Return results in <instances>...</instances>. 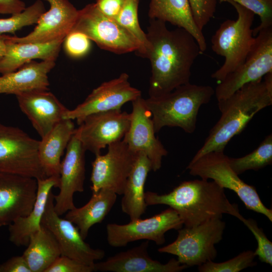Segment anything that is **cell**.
Returning <instances> with one entry per match:
<instances>
[{
	"instance_id": "cell-1",
	"label": "cell",
	"mask_w": 272,
	"mask_h": 272,
	"mask_svg": "<svg viewBox=\"0 0 272 272\" xmlns=\"http://www.w3.org/2000/svg\"><path fill=\"white\" fill-rule=\"evenodd\" d=\"M149 47L145 58L151 64L149 97L167 94L190 82L191 68L201 51L193 35L179 27L169 29L166 23L149 19L146 33Z\"/></svg>"
},
{
	"instance_id": "cell-2",
	"label": "cell",
	"mask_w": 272,
	"mask_h": 272,
	"mask_svg": "<svg viewBox=\"0 0 272 272\" xmlns=\"http://www.w3.org/2000/svg\"><path fill=\"white\" fill-rule=\"evenodd\" d=\"M224 189L214 181L195 179L183 181L167 193L147 191L145 200L147 206H168L177 213L185 227H190L222 219L223 214L238 218V206L230 202Z\"/></svg>"
},
{
	"instance_id": "cell-3",
	"label": "cell",
	"mask_w": 272,
	"mask_h": 272,
	"mask_svg": "<svg viewBox=\"0 0 272 272\" xmlns=\"http://www.w3.org/2000/svg\"><path fill=\"white\" fill-rule=\"evenodd\" d=\"M272 104V72L248 83L226 99L218 102L220 118L210 131L202 146L190 162L211 151H224L259 111Z\"/></svg>"
},
{
	"instance_id": "cell-4",
	"label": "cell",
	"mask_w": 272,
	"mask_h": 272,
	"mask_svg": "<svg viewBox=\"0 0 272 272\" xmlns=\"http://www.w3.org/2000/svg\"><path fill=\"white\" fill-rule=\"evenodd\" d=\"M214 94L215 90L210 86L189 82L165 95L145 99L156 133L165 126L194 132L199 108L208 103Z\"/></svg>"
},
{
	"instance_id": "cell-5",
	"label": "cell",
	"mask_w": 272,
	"mask_h": 272,
	"mask_svg": "<svg viewBox=\"0 0 272 272\" xmlns=\"http://www.w3.org/2000/svg\"><path fill=\"white\" fill-rule=\"evenodd\" d=\"M223 2L233 6L237 19L223 22L212 37L213 51L225 58L222 66L211 75L218 83L243 63L255 40L252 28L255 14L233 1Z\"/></svg>"
},
{
	"instance_id": "cell-6",
	"label": "cell",
	"mask_w": 272,
	"mask_h": 272,
	"mask_svg": "<svg viewBox=\"0 0 272 272\" xmlns=\"http://www.w3.org/2000/svg\"><path fill=\"white\" fill-rule=\"evenodd\" d=\"M224 151L206 153L186 167L190 175L212 179L221 187L233 191L247 210L264 215L272 222V210L262 202L254 186L243 181L231 167Z\"/></svg>"
},
{
	"instance_id": "cell-7",
	"label": "cell",
	"mask_w": 272,
	"mask_h": 272,
	"mask_svg": "<svg viewBox=\"0 0 272 272\" xmlns=\"http://www.w3.org/2000/svg\"><path fill=\"white\" fill-rule=\"evenodd\" d=\"M225 227L222 219L215 218L197 226L181 228L175 240L158 251L177 256L178 262L188 267L214 261L217 255L215 245L222 240Z\"/></svg>"
},
{
	"instance_id": "cell-8",
	"label": "cell",
	"mask_w": 272,
	"mask_h": 272,
	"mask_svg": "<svg viewBox=\"0 0 272 272\" xmlns=\"http://www.w3.org/2000/svg\"><path fill=\"white\" fill-rule=\"evenodd\" d=\"M72 31L84 34L100 48L117 54L137 52L140 49L137 39L116 20L102 13L95 3L79 10Z\"/></svg>"
},
{
	"instance_id": "cell-9",
	"label": "cell",
	"mask_w": 272,
	"mask_h": 272,
	"mask_svg": "<svg viewBox=\"0 0 272 272\" xmlns=\"http://www.w3.org/2000/svg\"><path fill=\"white\" fill-rule=\"evenodd\" d=\"M39 141L21 129L0 123V172L46 178L38 157Z\"/></svg>"
},
{
	"instance_id": "cell-10",
	"label": "cell",
	"mask_w": 272,
	"mask_h": 272,
	"mask_svg": "<svg viewBox=\"0 0 272 272\" xmlns=\"http://www.w3.org/2000/svg\"><path fill=\"white\" fill-rule=\"evenodd\" d=\"M243 63L218 83V102L228 98L244 85L262 79L272 72V27L259 31Z\"/></svg>"
},
{
	"instance_id": "cell-11",
	"label": "cell",
	"mask_w": 272,
	"mask_h": 272,
	"mask_svg": "<svg viewBox=\"0 0 272 272\" xmlns=\"http://www.w3.org/2000/svg\"><path fill=\"white\" fill-rule=\"evenodd\" d=\"M183 222L177 213L168 209L146 219H137L126 224H108L106 226L107 240L109 245L121 247L139 240L154 241L157 245L165 242V233L182 228Z\"/></svg>"
},
{
	"instance_id": "cell-12",
	"label": "cell",
	"mask_w": 272,
	"mask_h": 272,
	"mask_svg": "<svg viewBox=\"0 0 272 272\" xmlns=\"http://www.w3.org/2000/svg\"><path fill=\"white\" fill-rule=\"evenodd\" d=\"M136 156L122 140L109 145L105 154L96 155L90 178L92 193L106 189L122 195Z\"/></svg>"
},
{
	"instance_id": "cell-13",
	"label": "cell",
	"mask_w": 272,
	"mask_h": 272,
	"mask_svg": "<svg viewBox=\"0 0 272 272\" xmlns=\"http://www.w3.org/2000/svg\"><path fill=\"white\" fill-rule=\"evenodd\" d=\"M41 225L49 230L59 245L61 255L93 267L97 260L105 256V251L92 248L85 241L78 227L66 219L60 217L54 208V194L50 192Z\"/></svg>"
},
{
	"instance_id": "cell-14",
	"label": "cell",
	"mask_w": 272,
	"mask_h": 272,
	"mask_svg": "<svg viewBox=\"0 0 272 272\" xmlns=\"http://www.w3.org/2000/svg\"><path fill=\"white\" fill-rule=\"evenodd\" d=\"M130 122V113L121 109L95 113L85 117L75 133L86 151L96 156L107 146L121 141Z\"/></svg>"
},
{
	"instance_id": "cell-15",
	"label": "cell",
	"mask_w": 272,
	"mask_h": 272,
	"mask_svg": "<svg viewBox=\"0 0 272 272\" xmlns=\"http://www.w3.org/2000/svg\"><path fill=\"white\" fill-rule=\"evenodd\" d=\"M141 96V91L131 86L128 75L123 73L94 89L82 103L73 109H68L63 118L76 120L79 125L89 115L121 109L124 104Z\"/></svg>"
},
{
	"instance_id": "cell-16",
	"label": "cell",
	"mask_w": 272,
	"mask_h": 272,
	"mask_svg": "<svg viewBox=\"0 0 272 272\" xmlns=\"http://www.w3.org/2000/svg\"><path fill=\"white\" fill-rule=\"evenodd\" d=\"M131 102L130 124L122 140L134 153H145L150 161L152 170L157 171L168 151L155 136L152 116L145 99L141 96Z\"/></svg>"
},
{
	"instance_id": "cell-17",
	"label": "cell",
	"mask_w": 272,
	"mask_h": 272,
	"mask_svg": "<svg viewBox=\"0 0 272 272\" xmlns=\"http://www.w3.org/2000/svg\"><path fill=\"white\" fill-rule=\"evenodd\" d=\"M37 187L35 178L0 172V226H8L29 214Z\"/></svg>"
},
{
	"instance_id": "cell-18",
	"label": "cell",
	"mask_w": 272,
	"mask_h": 272,
	"mask_svg": "<svg viewBox=\"0 0 272 272\" xmlns=\"http://www.w3.org/2000/svg\"><path fill=\"white\" fill-rule=\"evenodd\" d=\"M66 149L65 155L61 162L59 192L54 195V208L59 216L75 208L74 194L84 190L86 151L75 133Z\"/></svg>"
},
{
	"instance_id": "cell-19",
	"label": "cell",
	"mask_w": 272,
	"mask_h": 272,
	"mask_svg": "<svg viewBox=\"0 0 272 272\" xmlns=\"http://www.w3.org/2000/svg\"><path fill=\"white\" fill-rule=\"evenodd\" d=\"M50 5L48 11L40 16L36 26L26 36H9V40L19 43H47L64 40L72 31L79 10L68 0H44Z\"/></svg>"
},
{
	"instance_id": "cell-20",
	"label": "cell",
	"mask_w": 272,
	"mask_h": 272,
	"mask_svg": "<svg viewBox=\"0 0 272 272\" xmlns=\"http://www.w3.org/2000/svg\"><path fill=\"white\" fill-rule=\"evenodd\" d=\"M21 111L41 138L63 118L68 110L48 90H34L16 96Z\"/></svg>"
},
{
	"instance_id": "cell-21",
	"label": "cell",
	"mask_w": 272,
	"mask_h": 272,
	"mask_svg": "<svg viewBox=\"0 0 272 272\" xmlns=\"http://www.w3.org/2000/svg\"><path fill=\"white\" fill-rule=\"evenodd\" d=\"M149 242L107 258L104 261L95 262L94 271L112 272H179L187 266L171 259L166 263L153 259L149 255Z\"/></svg>"
},
{
	"instance_id": "cell-22",
	"label": "cell",
	"mask_w": 272,
	"mask_h": 272,
	"mask_svg": "<svg viewBox=\"0 0 272 272\" xmlns=\"http://www.w3.org/2000/svg\"><path fill=\"white\" fill-rule=\"evenodd\" d=\"M37 180L34 207L28 215L15 219L9 226V240L17 246H27L31 236L40 229L48 196L53 187H58L59 177L51 176Z\"/></svg>"
},
{
	"instance_id": "cell-23",
	"label": "cell",
	"mask_w": 272,
	"mask_h": 272,
	"mask_svg": "<svg viewBox=\"0 0 272 272\" xmlns=\"http://www.w3.org/2000/svg\"><path fill=\"white\" fill-rule=\"evenodd\" d=\"M55 61H30L15 71L0 76V94L16 96L34 90H49L48 74L55 66Z\"/></svg>"
},
{
	"instance_id": "cell-24",
	"label": "cell",
	"mask_w": 272,
	"mask_h": 272,
	"mask_svg": "<svg viewBox=\"0 0 272 272\" xmlns=\"http://www.w3.org/2000/svg\"><path fill=\"white\" fill-rule=\"evenodd\" d=\"M75 130L72 120L63 119L39 141L38 157L46 177H59L61 157Z\"/></svg>"
},
{
	"instance_id": "cell-25",
	"label": "cell",
	"mask_w": 272,
	"mask_h": 272,
	"mask_svg": "<svg viewBox=\"0 0 272 272\" xmlns=\"http://www.w3.org/2000/svg\"><path fill=\"white\" fill-rule=\"evenodd\" d=\"M9 36L5 53L0 60L2 75L15 71L35 59L55 61L64 40L47 43H19L10 41Z\"/></svg>"
},
{
	"instance_id": "cell-26",
	"label": "cell",
	"mask_w": 272,
	"mask_h": 272,
	"mask_svg": "<svg viewBox=\"0 0 272 272\" xmlns=\"http://www.w3.org/2000/svg\"><path fill=\"white\" fill-rule=\"evenodd\" d=\"M148 16L186 30L195 38L201 52L207 50L206 38L194 22L188 0H150Z\"/></svg>"
},
{
	"instance_id": "cell-27",
	"label": "cell",
	"mask_w": 272,
	"mask_h": 272,
	"mask_svg": "<svg viewBox=\"0 0 272 272\" xmlns=\"http://www.w3.org/2000/svg\"><path fill=\"white\" fill-rule=\"evenodd\" d=\"M151 164L146 155L137 153L136 158L126 181L121 207L130 221L141 218L145 213L147 205L145 200V185Z\"/></svg>"
},
{
	"instance_id": "cell-28",
	"label": "cell",
	"mask_w": 272,
	"mask_h": 272,
	"mask_svg": "<svg viewBox=\"0 0 272 272\" xmlns=\"http://www.w3.org/2000/svg\"><path fill=\"white\" fill-rule=\"evenodd\" d=\"M117 194L113 192L100 189L92 195L89 201L81 208L75 207L66 212L65 218L75 224L82 237L85 239L89 229L101 223L115 204Z\"/></svg>"
},
{
	"instance_id": "cell-29",
	"label": "cell",
	"mask_w": 272,
	"mask_h": 272,
	"mask_svg": "<svg viewBox=\"0 0 272 272\" xmlns=\"http://www.w3.org/2000/svg\"><path fill=\"white\" fill-rule=\"evenodd\" d=\"M22 255L31 272H45L61 252L53 235L41 225L40 229L31 236Z\"/></svg>"
},
{
	"instance_id": "cell-30",
	"label": "cell",
	"mask_w": 272,
	"mask_h": 272,
	"mask_svg": "<svg viewBox=\"0 0 272 272\" xmlns=\"http://www.w3.org/2000/svg\"><path fill=\"white\" fill-rule=\"evenodd\" d=\"M229 164L238 175L248 170H258L272 163V135H267L258 147L248 154L237 158H230Z\"/></svg>"
},
{
	"instance_id": "cell-31",
	"label": "cell",
	"mask_w": 272,
	"mask_h": 272,
	"mask_svg": "<svg viewBox=\"0 0 272 272\" xmlns=\"http://www.w3.org/2000/svg\"><path fill=\"white\" fill-rule=\"evenodd\" d=\"M140 0H125L116 21L130 33L139 41L140 50L136 54L145 58L149 47L146 34L141 28L138 19V8Z\"/></svg>"
},
{
	"instance_id": "cell-32",
	"label": "cell",
	"mask_w": 272,
	"mask_h": 272,
	"mask_svg": "<svg viewBox=\"0 0 272 272\" xmlns=\"http://www.w3.org/2000/svg\"><path fill=\"white\" fill-rule=\"evenodd\" d=\"M45 11L43 2L37 0L22 12L13 15L8 18L0 19V35L15 34L16 31L22 28L36 24L41 15Z\"/></svg>"
},
{
	"instance_id": "cell-33",
	"label": "cell",
	"mask_w": 272,
	"mask_h": 272,
	"mask_svg": "<svg viewBox=\"0 0 272 272\" xmlns=\"http://www.w3.org/2000/svg\"><path fill=\"white\" fill-rule=\"evenodd\" d=\"M256 255L252 250L245 251L236 256L224 262L209 261L198 266L200 272H239L256 265Z\"/></svg>"
},
{
	"instance_id": "cell-34",
	"label": "cell",
	"mask_w": 272,
	"mask_h": 272,
	"mask_svg": "<svg viewBox=\"0 0 272 272\" xmlns=\"http://www.w3.org/2000/svg\"><path fill=\"white\" fill-rule=\"evenodd\" d=\"M250 230L255 237L257 247L255 255L260 261L272 265V242L268 240L262 229L258 227L257 222L252 218L246 219L240 215L237 218Z\"/></svg>"
},
{
	"instance_id": "cell-35",
	"label": "cell",
	"mask_w": 272,
	"mask_h": 272,
	"mask_svg": "<svg viewBox=\"0 0 272 272\" xmlns=\"http://www.w3.org/2000/svg\"><path fill=\"white\" fill-rule=\"evenodd\" d=\"M223 2L224 0H219ZM235 2L259 16L260 23L253 29V34L272 27V0H229Z\"/></svg>"
},
{
	"instance_id": "cell-36",
	"label": "cell",
	"mask_w": 272,
	"mask_h": 272,
	"mask_svg": "<svg viewBox=\"0 0 272 272\" xmlns=\"http://www.w3.org/2000/svg\"><path fill=\"white\" fill-rule=\"evenodd\" d=\"M188 1L194 22L198 28L202 31L214 16L217 0Z\"/></svg>"
},
{
	"instance_id": "cell-37",
	"label": "cell",
	"mask_w": 272,
	"mask_h": 272,
	"mask_svg": "<svg viewBox=\"0 0 272 272\" xmlns=\"http://www.w3.org/2000/svg\"><path fill=\"white\" fill-rule=\"evenodd\" d=\"M90 41L84 34L79 31H72L63 40L65 51L72 57H83L90 51Z\"/></svg>"
},
{
	"instance_id": "cell-38",
	"label": "cell",
	"mask_w": 272,
	"mask_h": 272,
	"mask_svg": "<svg viewBox=\"0 0 272 272\" xmlns=\"http://www.w3.org/2000/svg\"><path fill=\"white\" fill-rule=\"evenodd\" d=\"M93 267L82 264L67 256L60 255L45 272H92Z\"/></svg>"
},
{
	"instance_id": "cell-39",
	"label": "cell",
	"mask_w": 272,
	"mask_h": 272,
	"mask_svg": "<svg viewBox=\"0 0 272 272\" xmlns=\"http://www.w3.org/2000/svg\"><path fill=\"white\" fill-rule=\"evenodd\" d=\"M125 2V0H96L95 4L102 13L115 20Z\"/></svg>"
},
{
	"instance_id": "cell-40",
	"label": "cell",
	"mask_w": 272,
	"mask_h": 272,
	"mask_svg": "<svg viewBox=\"0 0 272 272\" xmlns=\"http://www.w3.org/2000/svg\"><path fill=\"white\" fill-rule=\"evenodd\" d=\"M0 272H31L22 255L15 256L0 264Z\"/></svg>"
},
{
	"instance_id": "cell-41",
	"label": "cell",
	"mask_w": 272,
	"mask_h": 272,
	"mask_svg": "<svg viewBox=\"0 0 272 272\" xmlns=\"http://www.w3.org/2000/svg\"><path fill=\"white\" fill-rule=\"evenodd\" d=\"M26 8L25 4L21 0H0V14H17Z\"/></svg>"
},
{
	"instance_id": "cell-42",
	"label": "cell",
	"mask_w": 272,
	"mask_h": 272,
	"mask_svg": "<svg viewBox=\"0 0 272 272\" xmlns=\"http://www.w3.org/2000/svg\"><path fill=\"white\" fill-rule=\"evenodd\" d=\"M8 36L9 35L6 34L0 35V60L5 53Z\"/></svg>"
}]
</instances>
